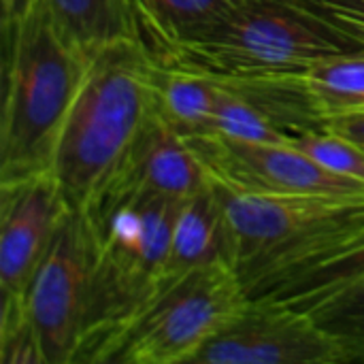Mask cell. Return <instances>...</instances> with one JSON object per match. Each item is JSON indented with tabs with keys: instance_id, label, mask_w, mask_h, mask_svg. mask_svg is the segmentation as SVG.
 Returning a JSON list of instances; mask_svg holds the SVG:
<instances>
[{
	"instance_id": "cell-1",
	"label": "cell",
	"mask_w": 364,
	"mask_h": 364,
	"mask_svg": "<svg viewBox=\"0 0 364 364\" xmlns=\"http://www.w3.org/2000/svg\"><path fill=\"white\" fill-rule=\"evenodd\" d=\"M156 113V64L139 41L92 55L51 162L70 209L83 211L117 179Z\"/></svg>"
},
{
	"instance_id": "cell-2",
	"label": "cell",
	"mask_w": 364,
	"mask_h": 364,
	"mask_svg": "<svg viewBox=\"0 0 364 364\" xmlns=\"http://www.w3.org/2000/svg\"><path fill=\"white\" fill-rule=\"evenodd\" d=\"M4 32L0 181L51 173L55 145L94 53L75 45L43 0H28Z\"/></svg>"
},
{
	"instance_id": "cell-3",
	"label": "cell",
	"mask_w": 364,
	"mask_h": 364,
	"mask_svg": "<svg viewBox=\"0 0 364 364\" xmlns=\"http://www.w3.org/2000/svg\"><path fill=\"white\" fill-rule=\"evenodd\" d=\"M352 49L358 47L290 0H245L211 32L151 60L241 87Z\"/></svg>"
},
{
	"instance_id": "cell-4",
	"label": "cell",
	"mask_w": 364,
	"mask_h": 364,
	"mask_svg": "<svg viewBox=\"0 0 364 364\" xmlns=\"http://www.w3.org/2000/svg\"><path fill=\"white\" fill-rule=\"evenodd\" d=\"M237 267L220 262L164 284L119 335L105 363H192L245 305Z\"/></svg>"
},
{
	"instance_id": "cell-5",
	"label": "cell",
	"mask_w": 364,
	"mask_h": 364,
	"mask_svg": "<svg viewBox=\"0 0 364 364\" xmlns=\"http://www.w3.org/2000/svg\"><path fill=\"white\" fill-rule=\"evenodd\" d=\"M21 301L47 364L79 363L98 305V250L85 211L66 213Z\"/></svg>"
},
{
	"instance_id": "cell-6",
	"label": "cell",
	"mask_w": 364,
	"mask_h": 364,
	"mask_svg": "<svg viewBox=\"0 0 364 364\" xmlns=\"http://www.w3.org/2000/svg\"><path fill=\"white\" fill-rule=\"evenodd\" d=\"M239 275L252 301L311 309L364 279V207L250 262Z\"/></svg>"
},
{
	"instance_id": "cell-7",
	"label": "cell",
	"mask_w": 364,
	"mask_h": 364,
	"mask_svg": "<svg viewBox=\"0 0 364 364\" xmlns=\"http://www.w3.org/2000/svg\"><path fill=\"white\" fill-rule=\"evenodd\" d=\"M196 364H335L352 363L350 352L316 318L273 301L247 305L192 360Z\"/></svg>"
},
{
	"instance_id": "cell-8",
	"label": "cell",
	"mask_w": 364,
	"mask_h": 364,
	"mask_svg": "<svg viewBox=\"0 0 364 364\" xmlns=\"http://www.w3.org/2000/svg\"><path fill=\"white\" fill-rule=\"evenodd\" d=\"M211 175L232 186L271 192L364 198V183L339 175L290 143L243 141L222 134L188 136Z\"/></svg>"
},
{
	"instance_id": "cell-9",
	"label": "cell",
	"mask_w": 364,
	"mask_h": 364,
	"mask_svg": "<svg viewBox=\"0 0 364 364\" xmlns=\"http://www.w3.org/2000/svg\"><path fill=\"white\" fill-rule=\"evenodd\" d=\"M213 190L232 235L237 271L364 207V198L271 194L239 188L218 177H213Z\"/></svg>"
},
{
	"instance_id": "cell-10",
	"label": "cell",
	"mask_w": 364,
	"mask_h": 364,
	"mask_svg": "<svg viewBox=\"0 0 364 364\" xmlns=\"http://www.w3.org/2000/svg\"><path fill=\"white\" fill-rule=\"evenodd\" d=\"M70 211L51 173L0 181V290L21 296Z\"/></svg>"
},
{
	"instance_id": "cell-11",
	"label": "cell",
	"mask_w": 364,
	"mask_h": 364,
	"mask_svg": "<svg viewBox=\"0 0 364 364\" xmlns=\"http://www.w3.org/2000/svg\"><path fill=\"white\" fill-rule=\"evenodd\" d=\"M117 181L175 200H188L209 190L213 177L188 139L156 113L113 183Z\"/></svg>"
},
{
	"instance_id": "cell-12",
	"label": "cell",
	"mask_w": 364,
	"mask_h": 364,
	"mask_svg": "<svg viewBox=\"0 0 364 364\" xmlns=\"http://www.w3.org/2000/svg\"><path fill=\"white\" fill-rule=\"evenodd\" d=\"M235 87V85H232ZM284 94L318 124L328 115L364 109V47L324 58L311 66L254 85Z\"/></svg>"
},
{
	"instance_id": "cell-13",
	"label": "cell",
	"mask_w": 364,
	"mask_h": 364,
	"mask_svg": "<svg viewBox=\"0 0 364 364\" xmlns=\"http://www.w3.org/2000/svg\"><path fill=\"white\" fill-rule=\"evenodd\" d=\"M220 262L237 267L232 235L222 203L211 183L209 190L183 200L179 207L164 271V284L190 271Z\"/></svg>"
},
{
	"instance_id": "cell-14",
	"label": "cell",
	"mask_w": 364,
	"mask_h": 364,
	"mask_svg": "<svg viewBox=\"0 0 364 364\" xmlns=\"http://www.w3.org/2000/svg\"><path fill=\"white\" fill-rule=\"evenodd\" d=\"M245 0H130L139 43L149 58L190 43L232 15Z\"/></svg>"
},
{
	"instance_id": "cell-15",
	"label": "cell",
	"mask_w": 364,
	"mask_h": 364,
	"mask_svg": "<svg viewBox=\"0 0 364 364\" xmlns=\"http://www.w3.org/2000/svg\"><path fill=\"white\" fill-rule=\"evenodd\" d=\"M58 28L83 51L139 41L130 0H43Z\"/></svg>"
},
{
	"instance_id": "cell-16",
	"label": "cell",
	"mask_w": 364,
	"mask_h": 364,
	"mask_svg": "<svg viewBox=\"0 0 364 364\" xmlns=\"http://www.w3.org/2000/svg\"><path fill=\"white\" fill-rule=\"evenodd\" d=\"M220 92L215 79L156 64L158 113L186 139L209 132Z\"/></svg>"
},
{
	"instance_id": "cell-17",
	"label": "cell",
	"mask_w": 364,
	"mask_h": 364,
	"mask_svg": "<svg viewBox=\"0 0 364 364\" xmlns=\"http://www.w3.org/2000/svg\"><path fill=\"white\" fill-rule=\"evenodd\" d=\"M307 311L350 352L352 363H364V279L331 294Z\"/></svg>"
},
{
	"instance_id": "cell-18",
	"label": "cell",
	"mask_w": 364,
	"mask_h": 364,
	"mask_svg": "<svg viewBox=\"0 0 364 364\" xmlns=\"http://www.w3.org/2000/svg\"><path fill=\"white\" fill-rule=\"evenodd\" d=\"M288 143L322 166L364 183V145L324 126H303L290 132Z\"/></svg>"
},
{
	"instance_id": "cell-19",
	"label": "cell",
	"mask_w": 364,
	"mask_h": 364,
	"mask_svg": "<svg viewBox=\"0 0 364 364\" xmlns=\"http://www.w3.org/2000/svg\"><path fill=\"white\" fill-rule=\"evenodd\" d=\"M0 363L47 364L38 335L26 314L21 296L2 299L0 322Z\"/></svg>"
},
{
	"instance_id": "cell-20",
	"label": "cell",
	"mask_w": 364,
	"mask_h": 364,
	"mask_svg": "<svg viewBox=\"0 0 364 364\" xmlns=\"http://www.w3.org/2000/svg\"><path fill=\"white\" fill-rule=\"evenodd\" d=\"M335 30L354 47H364V0H290Z\"/></svg>"
},
{
	"instance_id": "cell-21",
	"label": "cell",
	"mask_w": 364,
	"mask_h": 364,
	"mask_svg": "<svg viewBox=\"0 0 364 364\" xmlns=\"http://www.w3.org/2000/svg\"><path fill=\"white\" fill-rule=\"evenodd\" d=\"M320 126L339 132L356 143L364 145V109L363 111H352V113H339V115H328L320 119Z\"/></svg>"
},
{
	"instance_id": "cell-22",
	"label": "cell",
	"mask_w": 364,
	"mask_h": 364,
	"mask_svg": "<svg viewBox=\"0 0 364 364\" xmlns=\"http://www.w3.org/2000/svg\"><path fill=\"white\" fill-rule=\"evenodd\" d=\"M28 0H2V23H9Z\"/></svg>"
}]
</instances>
